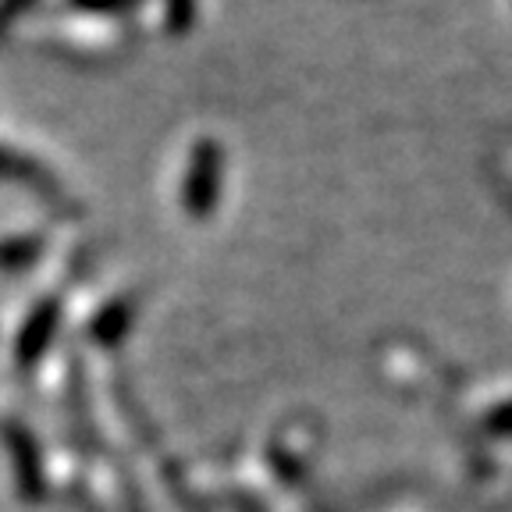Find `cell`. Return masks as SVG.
Here are the masks:
<instances>
[{"label": "cell", "mask_w": 512, "mask_h": 512, "mask_svg": "<svg viewBox=\"0 0 512 512\" xmlns=\"http://www.w3.org/2000/svg\"><path fill=\"white\" fill-rule=\"evenodd\" d=\"M217 182V146L214 139H196L189 157V196L192 207H207Z\"/></svg>", "instance_id": "6da1fadb"}]
</instances>
